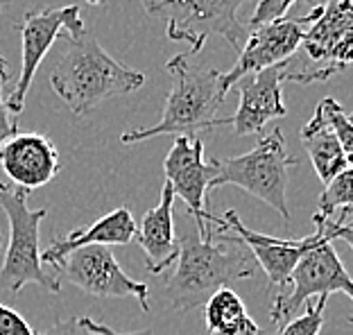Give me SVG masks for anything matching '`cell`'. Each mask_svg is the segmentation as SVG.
Instances as JSON below:
<instances>
[{
    "mask_svg": "<svg viewBox=\"0 0 353 335\" xmlns=\"http://www.w3.org/2000/svg\"><path fill=\"white\" fill-rule=\"evenodd\" d=\"M317 107L324 111L328 125L333 127L335 136H338L340 145H342L344 159H347L349 168H353V114H349L335 98L319 100Z\"/></svg>",
    "mask_w": 353,
    "mask_h": 335,
    "instance_id": "obj_21",
    "label": "cell"
},
{
    "mask_svg": "<svg viewBox=\"0 0 353 335\" xmlns=\"http://www.w3.org/2000/svg\"><path fill=\"white\" fill-rule=\"evenodd\" d=\"M303 61L288 63L285 82H326L353 63V0H326L322 12L303 32Z\"/></svg>",
    "mask_w": 353,
    "mask_h": 335,
    "instance_id": "obj_7",
    "label": "cell"
},
{
    "mask_svg": "<svg viewBox=\"0 0 353 335\" xmlns=\"http://www.w3.org/2000/svg\"><path fill=\"white\" fill-rule=\"evenodd\" d=\"M0 335H37L30 329V324L23 320V315L14 308L0 304Z\"/></svg>",
    "mask_w": 353,
    "mask_h": 335,
    "instance_id": "obj_25",
    "label": "cell"
},
{
    "mask_svg": "<svg viewBox=\"0 0 353 335\" xmlns=\"http://www.w3.org/2000/svg\"><path fill=\"white\" fill-rule=\"evenodd\" d=\"M86 3H91V5H102V3H107V0H86Z\"/></svg>",
    "mask_w": 353,
    "mask_h": 335,
    "instance_id": "obj_31",
    "label": "cell"
},
{
    "mask_svg": "<svg viewBox=\"0 0 353 335\" xmlns=\"http://www.w3.org/2000/svg\"><path fill=\"white\" fill-rule=\"evenodd\" d=\"M5 250H7V238H5L3 225H0V254H5Z\"/></svg>",
    "mask_w": 353,
    "mask_h": 335,
    "instance_id": "obj_30",
    "label": "cell"
},
{
    "mask_svg": "<svg viewBox=\"0 0 353 335\" xmlns=\"http://www.w3.org/2000/svg\"><path fill=\"white\" fill-rule=\"evenodd\" d=\"M136 225L132 211L127 206H118L116 211L102 215L100 220H95L88 229H77L70 231L68 236L54 238L46 252H41V263L43 265L59 267V263L68 256L70 252L82 250V247H93V245H127L136 238Z\"/></svg>",
    "mask_w": 353,
    "mask_h": 335,
    "instance_id": "obj_16",
    "label": "cell"
},
{
    "mask_svg": "<svg viewBox=\"0 0 353 335\" xmlns=\"http://www.w3.org/2000/svg\"><path fill=\"white\" fill-rule=\"evenodd\" d=\"M63 48L50 70V86L75 116H86L114 95H127L145 84L141 70L127 68L102 50L93 34L61 37Z\"/></svg>",
    "mask_w": 353,
    "mask_h": 335,
    "instance_id": "obj_3",
    "label": "cell"
},
{
    "mask_svg": "<svg viewBox=\"0 0 353 335\" xmlns=\"http://www.w3.org/2000/svg\"><path fill=\"white\" fill-rule=\"evenodd\" d=\"M79 320H82V326L86 329L88 335H154L152 329H143V331H134V333H120V331H114L107 324H100V322L91 320V317H79Z\"/></svg>",
    "mask_w": 353,
    "mask_h": 335,
    "instance_id": "obj_29",
    "label": "cell"
},
{
    "mask_svg": "<svg viewBox=\"0 0 353 335\" xmlns=\"http://www.w3.org/2000/svg\"><path fill=\"white\" fill-rule=\"evenodd\" d=\"M315 229H322L328 241H344L353 250V220L349 225H344V220H328V222H317Z\"/></svg>",
    "mask_w": 353,
    "mask_h": 335,
    "instance_id": "obj_26",
    "label": "cell"
},
{
    "mask_svg": "<svg viewBox=\"0 0 353 335\" xmlns=\"http://www.w3.org/2000/svg\"><path fill=\"white\" fill-rule=\"evenodd\" d=\"M57 270L70 285L91 297H132L139 301L145 313H150V288L123 272L109 247L93 245L70 252Z\"/></svg>",
    "mask_w": 353,
    "mask_h": 335,
    "instance_id": "obj_12",
    "label": "cell"
},
{
    "mask_svg": "<svg viewBox=\"0 0 353 335\" xmlns=\"http://www.w3.org/2000/svg\"><path fill=\"white\" fill-rule=\"evenodd\" d=\"M288 63L290 61L276 63V66L265 68L261 73H252L236 84L240 91V105L236 116H229V125H234L236 134H240V136L261 134L270 121L283 118L288 114L283 105V93H281Z\"/></svg>",
    "mask_w": 353,
    "mask_h": 335,
    "instance_id": "obj_14",
    "label": "cell"
},
{
    "mask_svg": "<svg viewBox=\"0 0 353 335\" xmlns=\"http://www.w3.org/2000/svg\"><path fill=\"white\" fill-rule=\"evenodd\" d=\"M195 54H176L165 63V73L170 75V91L165 98L161 121L145 130L125 132L120 141L125 145L141 143L154 136H199L211 134L215 127L229 125V118H220L218 109L227 95L222 93V73L211 66L197 63Z\"/></svg>",
    "mask_w": 353,
    "mask_h": 335,
    "instance_id": "obj_2",
    "label": "cell"
},
{
    "mask_svg": "<svg viewBox=\"0 0 353 335\" xmlns=\"http://www.w3.org/2000/svg\"><path fill=\"white\" fill-rule=\"evenodd\" d=\"M0 168L16 188H43L59 174V152L43 134L28 132L14 136L0 148Z\"/></svg>",
    "mask_w": 353,
    "mask_h": 335,
    "instance_id": "obj_15",
    "label": "cell"
},
{
    "mask_svg": "<svg viewBox=\"0 0 353 335\" xmlns=\"http://www.w3.org/2000/svg\"><path fill=\"white\" fill-rule=\"evenodd\" d=\"M7 82H10V68H7V61L3 59V54H0V148H3L14 134H19V118L7 109V100L3 95Z\"/></svg>",
    "mask_w": 353,
    "mask_h": 335,
    "instance_id": "obj_24",
    "label": "cell"
},
{
    "mask_svg": "<svg viewBox=\"0 0 353 335\" xmlns=\"http://www.w3.org/2000/svg\"><path fill=\"white\" fill-rule=\"evenodd\" d=\"M176 243V267L165 283L168 304L174 313L202 306L215 290L256 274L252 252L238 236L220 234V241H215V234L199 238L197 229H190Z\"/></svg>",
    "mask_w": 353,
    "mask_h": 335,
    "instance_id": "obj_1",
    "label": "cell"
},
{
    "mask_svg": "<svg viewBox=\"0 0 353 335\" xmlns=\"http://www.w3.org/2000/svg\"><path fill=\"white\" fill-rule=\"evenodd\" d=\"M328 297H317V301H306V308L299 317H292L276 335H319L326 320Z\"/></svg>",
    "mask_w": 353,
    "mask_h": 335,
    "instance_id": "obj_22",
    "label": "cell"
},
{
    "mask_svg": "<svg viewBox=\"0 0 353 335\" xmlns=\"http://www.w3.org/2000/svg\"><path fill=\"white\" fill-rule=\"evenodd\" d=\"M39 335H88L86 329L82 326V320L79 317H70V320H59L54 322L50 329H46Z\"/></svg>",
    "mask_w": 353,
    "mask_h": 335,
    "instance_id": "obj_28",
    "label": "cell"
},
{
    "mask_svg": "<svg viewBox=\"0 0 353 335\" xmlns=\"http://www.w3.org/2000/svg\"><path fill=\"white\" fill-rule=\"evenodd\" d=\"M163 172H165V183L172 188L174 197L186 202L199 238L215 234L208 227V222H213L215 229H218L224 220L208 211L206 190L215 179V174H218V159L204 161V139L176 136L163 161Z\"/></svg>",
    "mask_w": 353,
    "mask_h": 335,
    "instance_id": "obj_10",
    "label": "cell"
},
{
    "mask_svg": "<svg viewBox=\"0 0 353 335\" xmlns=\"http://www.w3.org/2000/svg\"><path fill=\"white\" fill-rule=\"evenodd\" d=\"M322 12V5H315L306 16H285V19L265 23L250 30V37L238 52V61L229 73H222V93L227 95L243 77L261 73L276 63L290 61L292 54L299 50L306 26H310Z\"/></svg>",
    "mask_w": 353,
    "mask_h": 335,
    "instance_id": "obj_11",
    "label": "cell"
},
{
    "mask_svg": "<svg viewBox=\"0 0 353 335\" xmlns=\"http://www.w3.org/2000/svg\"><path fill=\"white\" fill-rule=\"evenodd\" d=\"M245 315H247L245 301L231 288L215 290L204 304V322H206L208 333L236 324L238 320H243Z\"/></svg>",
    "mask_w": 353,
    "mask_h": 335,
    "instance_id": "obj_20",
    "label": "cell"
},
{
    "mask_svg": "<svg viewBox=\"0 0 353 335\" xmlns=\"http://www.w3.org/2000/svg\"><path fill=\"white\" fill-rule=\"evenodd\" d=\"M338 211H342V220L347 218L349 211H353V168H347L331 183H326L324 193L319 195L317 211L312 215V225L335 220Z\"/></svg>",
    "mask_w": 353,
    "mask_h": 335,
    "instance_id": "obj_19",
    "label": "cell"
},
{
    "mask_svg": "<svg viewBox=\"0 0 353 335\" xmlns=\"http://www.w3.org/2000/svg\"><path fill=\"white\" fill-rule=\"evenodd\" d=\"M301 145L308 152L312 168H315L317 177L322 179L324 186L331 183L340 172H344L349 168L340 141L335 136L333 127L328 125L324 111L319 107L315 109V114H312L310 121L303 125Z\"/></svg>",
    "mask_w": 353,
    "mask_h": 335,
    "instance_id": "obj_18",
    "label": "cell"
},
{
    "mask_svg": "<svg viewBox=\"0 0 353 335\" xmlns=\"http://www.w3.org/2000/svg\"><path fill=\"white\" fill-rule=\"evenodd\" d=\"M174 193L172 188L163 186L161 199L154 209L143 215L139 229H136V241L141 250L145 252V265L152 274H161L172 265L179 256V243L174 236Z\"/></svg>",
    "mask_w": 353,
    "mask_h": 335,
    "instance_id": "obj_17",
    "label": "cell"
},
{
    "mask_svg": "<svg viewBox=\"0 0 353 335\" xmlns=\"http://www.w3.org/2000/svg\"><path fill=\"white\" fill-rule=\"evenodd\" d=\"M21 34V73L16 79L14 91L7 100V109L19 118V114L26 107L28 91L32 86L39 66L46 59V54L50 52L52 43L57 41V37H79L84 34V19L77 5L66 7H46L41 12H28L19 26H16Z\"/></svg>",
    "mask_w": 353,
    "mask_h": 335,
    "instance_id": "obj_9",
    "label": "cell"
},
{
    "mask_svg": "<svg viewBox=\"0 0 353 335\" xmlns=\"http://www.w3.org/2000/svg\"><path fill=\"white\" fill-rule=\"evenodd\" d=\"M150 16L165 23V34L172 41L190 43V54H197L211 37L227 39L236 52L250 37L247 21L238 12L250 0H141Z\"/></svg>",
    "mask_w": 353,
    "mask_h": 335,
    "instance_id": "obj_5",
    "label": "cell"
},
{
    "mask_svg": "<svg viewBox=\"0 0 353 335\" xmlns=\"http://www.w3.org/2000/svg\"><path fill=\"white\" fill-rule=\"evenodd\" d=\"M315 234L317 241L296 263L288 290L281 297H274V304L270 310L272 324H281L312 297H328L333 292H344L353 299V278L344 270L333 241H328L322 229H315ZM349 322L353 324V315L349 317Z\"/></svg>",
    "mask_w": 353,
    "mask_h": 335,
    "instance_id": "obj_8",
    "label": "cell"
},
{
    "mask_svg": "<svg viewBox=\"0 0 353 335\" xmlns=\"http://www.w3.org/2000/svg\"><path fill=\"white\" fill-rule=\"evenodd\" d=\"M222 220L224 222L215 231H218V234L234 231L240 241H243V245L252 252L256 265L268 274L270 288H276V297H281V294L288 290L296 263L301 261L303 254H306L317 241V234L299 238V241H285V238L256 234V231L247 229L243 225V220L238 218V213L234 209H229L224 213Z\"/></svg>",
    "mask_w": 353,
    "mask_h": 335,
    "instance_id": "obj_13",
    "label": "cell"
},
{
    "mask_svg": "<svg viewBox=\"0 0 353 335\" xmlns=\"http://www.w3.org/2000/svg\"><path fill=\"white\" fill-rule=\"evenodd\" d=\"M292 165H299V159L288 152L283 132L270 130L250 152L218 161V174L208 190H218L222 186L243 188L272 206L288 225L292 215L285 193Z\"/></svg>",
    "mask_w": 353,
    "mask_h": 335,
    "instance_id": "obj_4",
    "label": "cell"
},
{
    "mask_svg": "<svg viewBox=\"0 0 353 335\" xmlns=\"http://www.w3.org/2000/svg\"><path fill=\"white\" fill-rule=\"evenodd\" d=\"M3 3H5V0H0V5H3Z\"/></svg>",
    "mask_w": 353,
    "mask_h": 335,
    "instance_id": "obj_32",
    "label": "cell"
},
{
    "mask_svg": "<svg viewBox=\"0 0 353 335\" xmlns=\"http://www.w3.org/2000/svg\"><path fill=\"white\" fill-rule=\"evenodd\" d=\"M211 335H265V331L252 320L250 315H245L243 320H238L236 324L224 326L220 331H213Z\"/></svg>",
    "mask_w": 353,
    "mask_h": 335,
    "instance_id": "obj_27",
    "label": "cell"
},
{
    "mask_svg": "<svg viewBox=\"0 0 353 335\" xmlns=\"http://www.w3.org/2000/svg\"><path fill=\"white\" fill-rule=\"evenodd\" d=\"M28 197L30 190L0 183V206L10 220V241L0 270V283L10 292H21L26 285L34 283L46 292L57 294L61 290L59 278L46 272L39 252V229L48 209H30Z\"/></svg>",
    "mask_w": 353,
    "mask_h": 335,
    "instance_id": "obj_6",
    "label": "cell"
},
{
    "mask_svg": "<svg viewBox=\"0 0 353 335\" xmlns=\"http://www.w3.org/2000/svg\"><path fill=\"white\" fill-rule=\"evenodd\" d=\"M294 3L296 0H259L252 16L247 19V28L254 30L259 26H265V23H274V21L285 19V14L290 12V7Z\"/></svg>",
    "mask_w": 353,
    "mask_h": 335,
    "instance_id": "obj_23",
    "label": "cell"
}]
</instances>
